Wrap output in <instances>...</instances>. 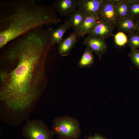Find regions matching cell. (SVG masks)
<instances>
[{"label":"cell","mask_w":139,"mask_h":139,"mask_svg":"<svg viewBox=\"0 0 139 139\" xmlns=\"http://www.w3.org/2000/svg\"><path fill=\"white\" fill-rule=\"evenodd\" d=\"M128 16L134 20L139 16V0L129 4Z\"/></svg>","instance_id":"obj_19"},{"label":"cell","mask_w":139,"mask_h":139,"mask_svg":"<svg viewBox=\"0 0 139 139\" xmlns=\"http://www.w3.org/2000/svg\"><path fill=\"white\" fill-rule=\"evenodd\" d=\"M99 16L108 20L116 26L118 19L116 6L110 0H103Z\"/></svg>","instance_id":"obj_10"},{"label":"cell","mask_w":139,"mask_h":139,"mask_svg":"<svg viewBox=\"0 0 139 139\" xmlns=\"http://www.w3.org/2000/svg\"><path fill=\"white\" fill-rule=\"evenodd\" d=\"M115 27L110 22L99 17L88 34L105 40L113 35L112 32Z\"/></svg>","instance_id":"obj_5"},{"label":"cell","mask_w":139,"mask_h":139,"mask_svg":"<svg viewBox=\"0 0 139 139\" xmlns=\"http://www.w3.org/2000/svg\"><path fill=\"white\" fill-rule=\"evenodd\" d=\"M99 18V16L94 14H85L83 21L77 32L79 36L82 37L88 34Z\"/></svg>","instance_id":"obj_12"},{"label":"cell","mask_w":139,"mask_h":139,"mask_svg":"<svg viewBox=\"0 0 139 139\" xmlns=\"http://www.w3.org/2000/svg\"><path fill=\"white\" fill-rule=\"evenodd\" d=\"M83 43L86 47L94 51L100 58L107 50L105 40L91 34H88L84 38Z\"/></svg>","instance_id":"obj_6"},{"label":"cell","mask_w":139,"mask_h":139,"mask_svg":"<svg viewBox=\"0 0 139 139\" xmlns=\"http://www.w3.org/2000/svg\"><path fill=\"white\" fill-rule=\"evenodd\" d=\"M128 56L132 62L137 68H139V49H131Z\"/></svg>","instance_id":"obj_20"},{"label":"cell","mask_w":139,"mask_h":139,"mask_svg":"<svg viewBox=\"0 0 139 139\" xmlns=\"http://www.w3.org/2000/svg\"><path fill=\"white\" fill-rule=\"evenodd\" d=\"M115 44L121 47L127 44L128 38L124 32L119 31L114 36Z\"/></svg>","instance_id":"obj_17"},{"label":"cell","mask_w":139,"mask_h":139,"mask_svg":"<svg viewBox=\"0 0 139 139\" xmlns=\"http://www.w3.org/2000/svg\"><path fill=\"white\" fill-rule=\"evenodd\" d=\"M85 137L87 139H107L98 134H95L94 136H90L88 137L85 136Z\"/></svg>","instance_id":"obj_21"},{"label":"cell","mask_w":139,"mask_h":139,"mask_svg":"<svg viewBox=\"0 0 139 139\" xmlns=\"http://www.w3.org/2000/svg\"><path fill=\"white\" fill-rule=\"evenodd\" d=\"M93 51L86 47L80 59L78 62L79 66L81 68L90 67L93 64L94 57Z\"/></svg>","instance_id":"obj_15"},{"label":"cell","mask_w":139,"mask_h":139,"mask_svg":"<svg viewBox=\"0 0 139 139\" xmlns=\"http://www.w3.org/2000/svg\"><path fill=\"white\" fill-rule=\"evenodd\" d=\"M60 16H69L78 8L77 0H56L51 5Z\"/></svg>","instance_id":"obj_7"},{"label":"cell","mask_w":139,"mask_h":139,"mask_svg":"<svg viewBox=\"0 0 139 139\" xmlns=\"http://www.w3.org/2000/svg\"><path fill=\"white\" fill-rule=\"evenodd\" d=\"M52 130L60 139H77L81 133L78 120L68 116L55 117L53 121Z\"/></svg>","instance_id":"obj_3"},{"label":"cell","mask_w":139,"mask_h":139,"mask_svg":"<svg viewBox=\"0 0 139 139\" xmlns=\"http://www.w3.org/2000/svg\"><path fill=\"white\" fill-rule=\"evenodd\" d=\"M80 37L77 32L74 31L69 34L67 38L63 39L58 47L59 54L63 57L68 55Z\"/></svg>","instance_id":"obj_8"},{"label":"cell","mask_w":139,"mask_h":139,"mask_svg":"<svg viewBox=\"0 0 139 139\" xmlns=\"http://www.w3.org/2000/svg\"><path fill=\"white\" fill-rule=\"evenodd\" d=\"M116 27L119 31L129 34L135 32L136 26L134 19L128 17L117 19Z\"/></svg>","instance_id":"obj_13"},{"label":"cell","mask_w":139,"mask_h":139,"mask_svg":"<svg viewBox=\"0 0 139 139\" xmlns=\"http://www.w3.org/2000/svg\"><path fill=\"white\" fill-rule=\"evenodd\" d=\"M51 42L37 27L9 42L0 56V111L9 117H29L45 88L44 66Z\"/></svg>","instance_id":"obj_1"},{"label":"cell","mask_w":139,"mask_h":139,"mask_svg":"<svg viewBox=\"0 0 139 139\" xmlns=\"http://www.w3.org/2000/svg\"><path fill=\"white\" fill-rule=\"evenodd\" d=\"M103 0H77L78 7L85 14L99 16Z\"/></svg>","instance_id":"obj_9"},{"label":"cell","mask_w":139,"mask_h":139,"mask_svg":"<svg viewBox=\"0 0 139 139\" xmlns=\"http://www.w3.org/2000/svg\"><path fill=\"white\" fill-rule=\"evenodd\" d=\"M111 3L116 6H117L122 0H110Z\"/></svg>","instance_id":"obj_23"},{"label":"cell","mask_w":139,"mask_h":139,"mask_svg":"<svg viewBox=\"0 0 139 139\" xmlns=\"http://www.w3.org/2000/svg\"><path fill=\"white\" fill-rule=\"evenodd\" d=\"M135 22L136 29L135 33L139 35V16L134 19Z\"/></svg>","instance_id":"obj_22"},{"label":"cell","mask_w":139,"mask_h":139,"mask_svg":"<svg viewBox=\"0 0 139 139\" xmlns=\"http://www.w3.org/2000/svg\"><path fill=\"white\" fill-rule=\"evenodd\" d=\"M129 4L127 0H122L116 6L118 19L129 17Z\"/></svg>","instance_id":"obj_16"},{"label":"cell","mask_w":139,"mask_h":139,"mask_svg":"<svg viewBox=\"0 0 139 139\" xmlns=\"http://www.w3.org/2000/svg\"><path fill=\"white\" fill-rule=\"evenodd\" d=\"M127 45L131 49L139 48V35L135 32L129 34Z\"/></svg>","instance_id":"obj_18"},{"label":"cell","mask_w":139,"mask_h":139,"mask_svg":"<svg viewBox=\"0 0 139 139\" xmlns=\"http://www.w3.org/2000/svg\"><path fill=\"white\" fill-rule=\"evenodd\" d=\"M21 133L25 139H51L55 133L43 121L35 119L27 121Z\"/></svg>","instance_id":"obj_4"},{"label":"cell","mask_w":139,"mask_h":139,"mask_svg":"<svg viewBox=\"0 0 139 139\" xmlns=\"http://www.w3.org/2000/svg\"><path fill=\"white\" fill-rule=\"evenodd\" d=\"M61 21L51 6L34 0L1 1L0 48L34 28Z\"/></svg>","instance_id":"obj_2"},{"label":"cell","mask_w":139,"mask_h":139,"mask_svg":"<svg viewBox=\"0 0 139 139\" xmlns=\"http://www.w3.org/2000/svg\"><path fill=\"white\" fill-rule=\"evenodd\" d=\"M71 27L68 20L66 19L64 23L60 24L56 29H53L51 28L48 29L51 45L54 44H59L62 41L63 37L64 34L67 30Z\"/></svg>","instance_id":"obj_11"},{"label":"cell","mask_w":139,"mask_h":139,"mask_svg":"<svg viewBox=\"0 0 139 139\" xmlns=\"http://www.w3.org/2000/svg\"><path fill=\"white\" fill-rule=\"evenodd\" d=\"M85 16L83 12L78 7L68 16L69 22L74 31L77 32L83 22Z\"/></svg>","instance_id":"obj_14"}]
</instances>
